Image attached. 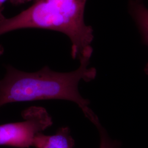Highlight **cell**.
<instances>
[{
    "instance_id": "obj_1",
    "label": "cell",
    "mask_w": 148,
    "mask_h": 148,
    "mask_svg": "<svg viewBox=\"0 0 148 148\" xmlns=\"http://www.w3.org/2000/svg\"><path fill=\"white\" fill-rule=\"evenodd\" d=\"M90 58L79 60V68L69 73L56 72L48 66L27 73L8 66L5 76L0 78V108L14 102L65 100L76 103L91 121L97 115L79 90L81 81L90 82L96 76V69L90 66Z\"/></svg>"
},
{
    "instance_id": "obj_2",
    "label": "cell",
    "mask_w": 148,
    "mask_h": 148,
    "mask_svg": "<svg viewBox=\"0 0 148 148\" xmlns=\"http://www.w3.org/2000/svg\"><path fill=\"white\" fill-rule=\"evenodd\" d=\"M87 0H35L26 10L0 21V35L15 30L36 28L60 32L71 43L74 59L90 58L93 30L84 18Z\"/></svg>"
},
{
    "instance_id": "obj_3",
    "label": "cell",
    "mask_w": 148,
    "mask_h": 148,
    "mask_svg": "<svg viewBox=\"0 0 148 148\" xmlns=\"http://www.w3.org/2000/svg\"><path fill=\"white\" fill-rule=\"evenodd\" d=\"M22 116L23 121L0 125V145L30 148L37 134L53 124L52 117L42 107L32 106L23 111Z\"/></svg>"
},
{
    "instance_id": "obj_4",
    "label": "cell",
    "mask_w": 148,
    "mask_h": 148,
    "mask_svg": "<svg viewBox=\"0 0 148 148\" xmlns=\"http://www.w3.org/2000/svg\"><path fill=\"white\" fill-rule=\"evenodd\" d=\"M75 140L69 127H61L53 135L37 134L34 141L36 148H73Z\"/></svg>"
},
{
    "instance_id": "obj_5",
    "label": "cell",
    "mask_w": 148,
    "mask_h": 148,
    "mask_svg": "<svg viewBox=\"0 0 148 148\" xmlns=\"http://www.w3.org/2000/svg\"><path fill=\"white\" fill-rule=\"evenodd\" d=\"M129 11L137 25L143 42L148 46V8L142 3L141 0H131ZM145 71L148 74V64Z\"/></svg>"
},
{
    "instance_id": "obj_6",
    "label": "cell",
    "mask_w": 148,
    "mask_h": 148,
    "mask_svg": "<svg viewBox=\"0 0 148 148\" xmlns=\"http://www.w3.org/2000/svg\"><path fill=\"white\" fill-rule=\"evenodd\" d=\"M93 125L97 128L99 134V148H121V143L110 137L105 128L101 124L99 119L95 120Z\"/></svg>"
},
{
    "instance_id": "obj_7",
    "label": "cell",
    "mask_w": 148,
    "mask_h": 148,
    "mask_svg": "<svg viewBox=\"0 0 148 148\" xmlns=\"http://www.w3.org/2000/svg\"><path fill=\"white\" fill-rule=\"evenodd\" d=\"M11 3L14 5H18L28 2L32 0H10Z\"/></svg>"
},
{
    "instance_id": "obj_8",
    "label": "cell",
    "mask_w": 148,
    "mask_h": 148,
    "mask_svg": "<svg viewBox=\"0 0 148 148\" xmlns=\"http://www.w3.org/2000/svg\"><path fill=\"white\" fill-rule=\"evenodd\" d=\"M7 0H0V21H2L5 17L2 13V7Z\"/></svg>"
},
{
    "instance_id": "obj_9",
    "label": "cell",
    "mask_w": 148,
    "mask_h": 148,
    "mask_svg": "<svg viewBox=\"0 0 148 148\" xmlns=\"http://www.w3.org/2000/svg\"><path fill=\"white\" fill-rule=\"evenodd\" d=\"M2 52H3V48L1 46H0V55L2 53Z\"/></svg>"
}]
</instances>
